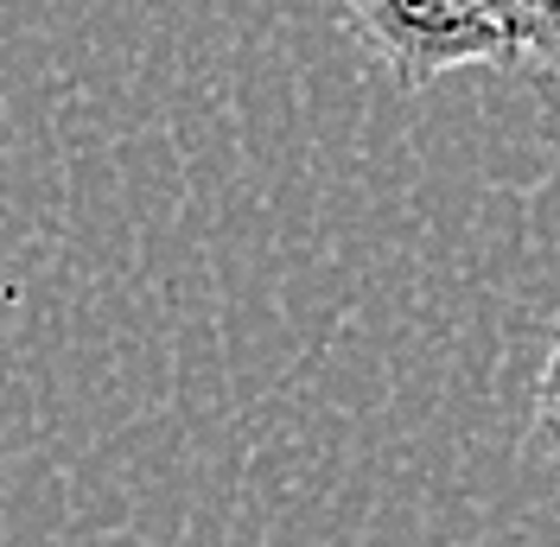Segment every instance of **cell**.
<instances>
[{
    "mask_svg": "<svg viewBox=\"0 0 560 547\" xmlns=\"http://www.w3.org/2000/svg\"><path fill=\"white\" fill-rule=\"evenodd\" d=\"M345 20L401 90H427L446 70L523 77L528 65L523 0H357Z\"/></svg>",
    "mask_w": 560,
    "mask_h": 547,
    "instance_id": "cell-1",
    "label": "cell"
},
{
    "mask_svg": "<svg viewBox=\"0 0 560 547\" xmlns=\"http://www.w3.org/2000/svg\"><path fill=\"white\" fill-rule=\"evenodd\" d=\"M528 7V65L523 83L541 96V115L560 140V0H523Z\"/></svg>",
    "mask_w": 560,
    "mask_h": 547,
    "instance_id": "cell-2",
    "label": "cell"
},
{
    "mask_svg": "<svg viewBox=\"0 0 560 547\" xmlns=\"http://www.w3.org/2000/svg\"><path fill=\"white\" fill-rule=\"evenodd\" d=\"M535 440L560 472V312L541 331V376H535Z\"/></svg>",
    "mask_w": 560,
    "mask_h": 547,
    "instance_id": "cell-3",
    "label": "cell"
},
{
    "mask_svg": "<svg viewBox=\"0 0 560 547\" xmlns=\"http://www.w3.org/2000/svg\"><path fill=\"white\" fill-rule=\"evenodd\" d=\"M338 7H345V13H350V7H357V0H338Z\"/></svg>",
    "mask_w": 560,
    "mask_h": 547,
    "instance_id": "cell-4",
    "label": "cell"
}]
</instances>
